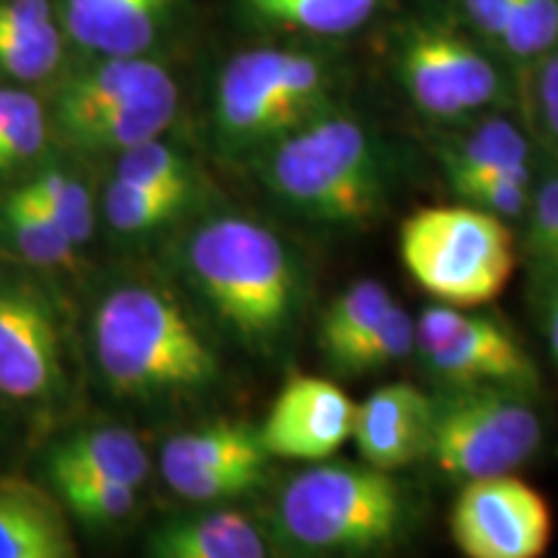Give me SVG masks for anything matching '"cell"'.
Returning <instances> with one entry per match:
<instances>
[{
    "instance_id": "cell-30",
    "label": "cell",
    "mask_w": 558,
    "mask_h": 558,
    "mask_svg": "<svg viewBox=\"0 0 558 558\" xmlns=\"http://www.w3.org/2000/svg\"><path fill=\"white\" fill-rule=\"evenodd\" d=\"M525 226V254L538 279L558 277V166H548L533 184Z\"/></svg>"
},
{
    "instance_id": "cell-27",
    "label": "cell",
    "mask_w": 558,
    "mask_h": 558,
    "mask_svg": "<svg viewBox=\"0 0 558 558\" xmlns=\"http://www.w3.org/2000/svg\"><path fill=\"white\" fill-rule=\"evenodd\" d=\"M114 177L186 199L197 197V173H194L192 160L163 137L122 150L117 156Z\"/></svg>"
},
{
    "instance_id": "cell-6",
    "label": "cell",
    "mask_w": 558,
    "mask_h": 558,
    "mask_svg": "<svg viewBox=\"0 0 558 558\" xmlns=\"http://www.w3.org/2000/svg\"><path fill=\"white\" fill-rule=\"evenodd\" d=\"M399 251L418 288L456 308L497 300L518 264L507 220L473 205L411 213L399 228Z\"/></svg>"
},
{
    "instance_id": "cell-2",
    "label": "cell",
    "mask_w": 558,
    "mask_h": 558,
    "mask_svg": "<svg viewBox=\"0 0 558 558\" xmlns=\"http://www.w3.org/2000/svg\"><path fill=\"white\" fill-rule=\"evenodd\" d=\"M181 259L207 308L251 352H277L295 331L303 269L271 228L220 215L192 230Z\"/></svg>"
},
{
    "instance_id": "cell-36",
    "label": "cell",
    "mask_w": 558,
    "mask_h": 558,
    "mask_svg": "<svg viewBox=\"0 0 558 558\" xmlns=\"http://www.w3.org/2000/svg\"><path fill=\"white\" fill-rule=\"evenodd\" d=\"M54 26L50 0H0V32L39 34Z\"/></svg>"
},
{
    "instance_id": "cell-25",
    "label": "cell",
    "mask_w": 558,
    "mask_h": 558,
    "mask_svg": "<svg viewBox=\"0 0 558 558\" xmlns=\"http://www.w3.org/2000/svg\"><path fill=\"white\" fill-rule=\"evenodd\" d=\"M21 186L50 209L60 226L65 228V233L75 246H88L96 230L94 194H90L86 179H83L73 166L54 160V163L41 166V169L34 173L32 179H26Z\"/></svg>"
},
{
    "instance_id": "cell-18",
    "label": "cell",
    "mask_w": 558,
    "mask_h": 558,
    "mask_svg": "<svg viewBox=\"0 0 558 558\" xmlns=\"http://www.w3.org/2000/svg\"><path fill=\"white\" fill-rule=\"evenodd\" d=\"M148 554L158 558H264L271 554V546L248 514L220 509L158 525L148 538Z\"/></svg>"
},
{
    "instance_id": "cell-15",
    "label": "cell",
    "mask_w": 558,
    "mask_h": 558,
    "mask_svg": "<svg viewBox=\"0 0 558 558\" xmlns=\"http://www.w3.org/2000/svg\"><path fill=\"white\" fill-rule=\"evenodd\" d=\"M429 393L411 383H390L357 403L352 442L380 471H401L427 458Z\"/></svg>"
},
{
    "instance_id": "cell-13",
    "label": "cell",
    "mask_w": 558,
    "mask_h": 558,
    "mask_svg": "<svg viewBox=\"0 0 558 558\" xmlns=\"http://www.w3.org/2000/svg\"><path fill=\"white\" fill-rule=\"evenodd\" d=\"M171 88H177V83L169 70L148 58H99L94 65L68 75L52 94L47 109L50 132L65 143L104 111Z\"/></svg>"
},
{
    "instance_id": "cell-38",
    "label": "cell",
    "mask_w": 558,
    "mask_h": 558,
    "mask_svg": "<svg viewBox=\"0 0 558 558\" xmlns=\"http://www.w3.org/2000/svg\"><path fill=\"white\" fill-rule=\"evenodd\" d=\"M21 99V90L19 88H0V135H3L5 124L11 122L13 109Z\"/></svg>"
},
{
    "instance_id": "cell-23",
    "label": "cell",
    "mask_w": 558,
    "mask_h": 558,
    "mask_svg": "<svg viewBox=\"0 0 558 558\" xmlns=\"http://www.w3.org/2000/svg\"><path fill=\"white\" fill-rule=\"evenodd\" d=\"M380 0H241L243 11L264 26L313 37H344L378 11Z\"/></svg>"
},
{
    "instance_id": "cell-22",
    "label": "cell",
    "mask_w": 558,
    "mask_h": 558,
    "mask_svg": "<svg viewBox=\"0 0 558 558\" xmlns=\"http://www.w3.org/2000/svg\"><path fill=\"white\" fill-rule=\"evenodd\" d=\"M0 230L5 241L39 269H75L78 246L70 241L65 228L37 197L24 186H16L9 197L0 202Z\"/></svg>"
},
{
    "instance_id": "cell-34",
    "label": "cell",
    "mask_w": 558,
    "mask_h": 558,
    "mask_svg": "<svg viewBox=\"0 0 558 558\" xmlns=\"http://www.w3.org/2000/svg\"><path fill=\"white\" fill-rule=\"evenodd\" d=\"M533 177L497 173V177L458 181V184H450V190L465 205L499 215L501 220H522L527 215L530 197H533Z\"/></svg>"
},
{
    "instance_id": "cell-37",
    "label": "cell",
    "mask_w": 558,
    "mask_h": 558,
    "mask_svg": "<svg viewBox=\"0 0 558 558\" xmlns=\"http://www.w3.org/2000/svg\"><path fill=\"white\" fill-rule=\"evenodd\" d=\"M512 0H463L469 21L486 39L501 41Z\"/></svg>"
},
{
    "instance_id": "cell-3",
    "label": "cell",
    "mask_w": 558,
    "mask_h": 558,
    "mask_svg": "<svg viewBox=\"0 0 558 558\" xmlns=\"http://www.w3.org/2000/svg\"><path fill=\"white\" fill-rule=\"evenodd\" d=\"M96 367L117 396L137 401L205 393L220 360L194 318L169 290L148 282L117 284L90 318Z\"/></svg>"
},
{
    "instance_id": "cell-4",
    "label": "cell",
    "mask_w": 558,
    "mask_h": 558,
    "mask_svg": "<svg viewBox=\"0 0 558 558\" xmlns=\"http://www.w3.org/2000/svg\"><path fill=\"white\" fill-rule=\"evenodd\" d=\"M409 522L411 499L393 473L320 460L282 488L275 533L308 556H369L393 546Z\"/></svg>"
},
{
    "instance_id": "cell-11",
    "label": "cell",
    "mask_w": 558,
    "mask_h": 558,
    "mask_svg": "<svg viewBox=\"0 0 558 558\" xmlns=\"http://www.w3.org/2000/svg\"><path fill=\"white\" fill-rule=\"evenodd\" d=\"M267 460L269 452L259 429L239 422H215L166 439L160 473L177 497L209 505L259 488Z\"/></svg>"
},
{
    "instance_id": "cell-28",
    "label": "cell",
    "mask_w": 558,
    "mask_h": 558,
    "mask_svg": "<svg viewBox=\"0 0 558 558\" xmlns=\"http://www.w3.org/2000/svg\"><path fill=\"white\" fill-rule=\"evenodd\" d=\"M416 349V320L399 303L341 357L333 369L344 375L383 373Z\"/></svg>"
},
{
    "instance_id": "cell-29",
    "label": "cell",
    "mask_w": 558,
    "mask_h": 558,
    "mask_svg": "<svg viewBox=\"0 0 558 558\" xmlns=\"http://www.w3.org/2000/svg\"><path fill=\"white\" fill-rule=\"evenodd\" d=\"M62 505L88 525H114L135 512L137 486L104 476H58L50 478Z\"/></svg>"
},
{
    "instance_id": "cell-21",
    "label": "cell",
    "mask_w": 558,
    "mask_h": 558,
    "mask_svg": "<svg viewBox=\"0 0 558 558\" xmlns=\"http://www.w3.org/2000/svg\"><path fill=\"white\" fill-rule=\"evenodd\" d=\"M177 109L179 88L130 101L90 120L86 128L73 132L65 140V145L81 153H114V156H120L122 150L135 148L140 143L163 137V132L177 120Z\"/></svg>"
},
{
    "instance_id": "cell-20",
    "label": "cell",
    "mask_w": 558,
    "mask_h": 558,
    "mask_svg": "<svg viewBox=\"0 0 558 558\" xmlns=\"http://www.w3.org/2000/svg\"><path fill=\"white\" fill-rule=\"evenodd\" d=\"M50 478L104 476L143 486L150 476V456L143 439L128 429L99 427L62 439L47 460Z\"/></svg>"
},
{
    "instance_id": "cell-19",
    "label": "cell",
    "mask_w": 558,
    "mask_h": 558,
    "mask_svg": "<svg viewBox=\"0 0 558 558\" xmlns=\"http://www.w3.org/2000/svg\"><path fill=\"white\" fill-rule=\"evenodd\" d=\"M435 153L448 184L497 177V173L533 177V160H530L533 153L525 132L505 117L469 120V128L439 143Z\"/></svg>"
},
{
    "instance_id": "cell-8",
    "label": "cell",
    "mask_w": 558,
    "mask_h": 558,
    "mask_svg": "<svg viewBox=\"0 0 558 558\" xmlns=\"http://www.w3.org/2000/svg\"><path fill=\"white\" fill-rule=\"evenodd\" d=\"M396 70L411 104L435 122H469L505 101L494 62L450 26H411L399 45Z\"/></svg>"
},
{
    "instance_id": "cell-31",
    "label": "cell",
    "mask_w": 558,
    "mask_h": 558,
    "mask_svg": "<svg viewBox=\"0 0 558 558\" xmlns=\"http://www.w3.org/2000/svg\"><path fill=\"white\" fill-rule=\"evenodd\" d=\"M558 45V0H512L501 47L518 60L546 58Z\"/></svg>"
},
{
    "instance_id": "cell-33",
    "label": "cell",
    "mask_w": 558,
    "mask_h": 558,
    "mask_svg": "<svg viewBox=\"0 0 558 558\" xmlns=\"http://www.w3.org/2000/svg\"><path fill=\"white\" fill-rule=\"evenodd\" d=\"M50 135L47 107L37 96L21 90L11 122L5 124L3 135H0V173L16 171L21 166H29L32 160H37Z\"/></svg>"
},
{
    "instance_id": "cell-32",
    "label": "cell",
    "mask_w": 558,
    "mask_h": 558,
    "mask_svg": "<svg viewBox=\"0 0 558 558\" xmlns=\"http://www.w3.org/2000/svg\"><path fill=\"white\" fill-rule=\"evenodd\" d=\"M62 60L58 26L39 34L0 32V75L16 83H39L54 75Z\"/></svg>"
},
{
    "instance_id": "cell-26",
    "label": "cell",
    "mask_w": 558,
    "mask_h": 558,
    "mask_svg": "<svg viewBox=\"0 0 558 558\" xmlns=\"http://www.w3.org/2000/svg\"><path fill=\"white\" fill-rule=\"evenodd\" d=\"M190 202L192 199L179 197V194L114 177L104 194V220L117 235L137 239V235H150L169 226L190 207Z\"/></svg>"
},
{
    "instance_id": "cell-1",
    "label": "cell",
    "mask_w": 558,
    "mask_h": 558,
    "mask_svg": "<svg viewBox=\"0 0 558 558\" xmlns=\"http://www.w3.org/2000/svg\"><path fill=\"white\" fill-rule=\"evenodd\" d=\"M251 163L279 205L320 228H373L393 199V150L333 109L279 137Z\"/></svg>"
},
{
    "instance_id": "cell-9",
    "label": "cell",
    "mask_w": 558,
    "mask_h": 558,
    "mask_svg": "<svg viewBox=\"0 0 558 558\" xmlns=\"http://www.w3.org/2000/svg\"><path fill=\"white\" fill-rule=\"evenodd\" d=\"M554 535L543 494L512 473L463 481L450 509V538L469 558H541Z\"/></svg>"
},
{
    "instance_id": "cell-35",
    "label": "cell",
    "mask_w": 558,
    "mask_h": 558,
    "mask_svg": "<svg viewBox=\"0 0 558 558\" xmlns=\"http://www.w3.org/2000/svg\"><path fill=\"white\" fill-rule=\"evenodd\" d=\"M535 117L546 143L558 156V52H548L541 62L533 88Z\"/></svg>"
},
{
    "instance_id": "cell-14",
    "label": "cell",
    "mask_w": 558,
    "mask_h": 558,
    "mask_svg": "<svg viewBox=\"0 0 558 558\" xmlns=\"http://www.w3.org/2000/svg\"><path fill=\"white\" fill-rule=\"evenodd\" d=\"M432 378L439 383H507L535 390L538 369L518 337L497 318L465 313L463 324L442 344L422 354Z\"/></svg>"
},
{
    "instance_id": "cell-17",
    "label": "cell",
    "mask_w": 558,
    "mask_h": 558,
    "mask_svg": "<svg viewBox=\"0 0 558 558\" xmlns=\"http://www.w3.org/2000/svg\"><path fill=\"white\" fill-rule=\"evenodd\" d=\"M65 505L29 481L0 478V558L78 556Z\"/></svg>"
},
{
    "instance_id": "cell-24",
    "label": "cell",
    "mask_w": 558,
    "mask_h": 558,
    "mask_svg": "<svg viewBox=\"0 0 558 558\" xmlns=\"http://www.w3.org/2000/svg\"><path fill=\"white\" fill-rule=\"evenodd\" d=\"M396 300L378 279H360L331 300L318 324V347L333 367L365 333L373 329Z\"/></svg>"
},
{
    "instance_id": "cell-10",
    "label": "cell",
    "mask_w": 558,
    "mask_h": 558,
    "mask_svg": "<svg viewBox=\"0 0 558 558\" xmlns=\"http://www.w3.org/2000/svg\"><path fill=\"white\" fill-rule=\"evenodd\" d=\"M65 388L62 333L37 284L0 277V399L45 403Z\"/></svg>"
},
{
    "instance_id": "cell-5",
    "label": "cell",
    "mask_w": 558,
    "mask_h": 558,
    "mask_svg": "<svg viewBox=\"0 0 558 558\" xmlns=\"http://www.w3.org/2000/svg\"><path fill=\"white\" fill-rule=\"evenodd\" d=\"M326 111L329 78L316 58L288 50L243 52L222 68L215 88V145L226 158L251 160Z\"/></svg>"
},
{
    "instance_id": "cell-7",
    "label": "cell",
    "mask_w": 558,
    "mask_h": 558,
    "mask_svg": "<svg viewBox=\"0 0 558 558\" xmlns=\"http://www.w3.org/2000/svg\"><path fill=\"white\" fill-rule=\"evenodd\" d=\"M535 390L507 383H439L429 393L427 458L439 473L471 481L512 473L543 445Z\"/></svg>"
},
{
    "instance_id": "cell-12",
    "label": "cell",
    "mask_w": 558,
    "mask_h": 558,
    "mask_svg": "<svg viewBox=\"0 0 558 558\" xmlns=\"http://www.w3.org/2000/svg\"><path fill=\"white\" fill-rule=\"evenodd\" d=\"M354 411L357 403L329 378L290 375L259 427V437L269 456L320 463L352 439Z\"/></svg>"
},
{
    "instance_id": "cell-16",
    "label": "cell",
    "mask_w": 558,
    "mask_h": 558,
    "mask_svg": "<svg viewBox=\"0 0 558 558\" xmlns=\"http://www.w3.org/2000/svg\"><path fill=\"white\" fill-rule=\"evenodd\" d=\"M184 0H65V32L99 58H143L160 39Z\"/></svg>"
}]
</instances>
